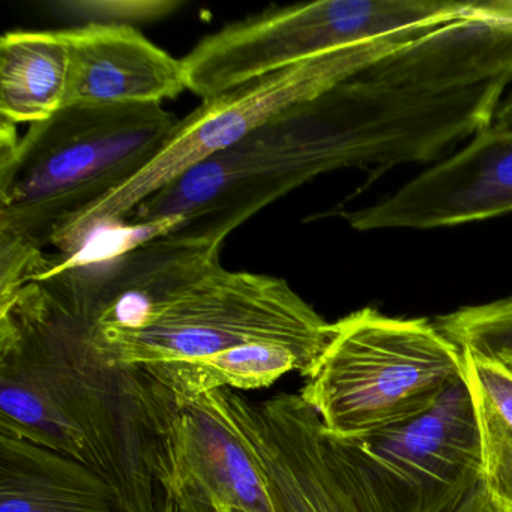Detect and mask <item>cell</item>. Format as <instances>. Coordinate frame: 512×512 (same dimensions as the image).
I'll use <instances>...</instances> for the list:
<instances>
[{"label": "cell", "mask_w": 512, "mask_h": 512, "mask_svg": "<svg viewBox=\"0 0 512 512\" xmlns=\"http://www.w3.org/2000/svg\"><path fill=\"white\" fill-rule=\"evenodd\" d=\"M179 409L142 371L95 352L49 278L0 305V433L85 464L130 512H160L172 493Z\"/></svg>", "instance_id": "obj_1"}, {"label": "cell", "mask_w": 512, "mask_h": 512, "mask_svg": "<svg viewBox=\"0 0 512 512\" xmlns=\"http://www.w3.org/2000/svg\"><path fill=\"white\" fill-rule=\"evenodd\" d=\"M464 136L457 95L356 74L176 179L134 211L131 226L179 218L170 236L223 245L245 221L317 176L359 169L373 181L401 164L436 160Z\"/></svg>", "instance_id": "obj_2"}, {"label": "cell", "mask_w": 512, "mask_h": 512, "mask_svg": "<svg viewBox=\"0 0 512 512\" xmlns=\"http://www.w3.org/2000/svg\"><path fill=\"white\" fill-rule=\"evenodd\" d=\"M220 253L206 248L142 298L115 302L86 319L95 352L157 385L172 368L244 344H284L316 361L332 323L283 278L229 271Z\"/></svg>", "instance_id": "obj_3"}, {"label": "cell", "mask_w": 512, "mask_h": 512, "mask_svg": "<svg viewBox=\"0 0 512 512\" xmlns=\"http://www.w3.org/2000/svg\"><path fill=\"white\" fill-rule=\"evenodd\" d=\"M179 119L163 104L64 107L29 127L0 166V233L41 248L136 178Z\"/></svg>", "instance_id": "obj_4"}, {"label": "cell", "mask_w": 512, "mask_h": 512, "mask_svg": "<svg viewBox=\"0 0 512 512\" xmlns=\"http://www.w3.org/2000/svg\"><path fill=\"white\" fill-rule=\"evenodd\" d=\"M301 395L326 434L355 437L430 409L463 379V353L427 319L362 308L332 323L302 373Z\"/></svg>", "instance_id": "obj_5"}, {"label": "cell", "mask_w": 512, "mask_h": 512, "mask_svg": "<svg viewBox=\"0 0 512 512\" xmlns=\"http://www.w3.org/2000/svg\"><path fill=\"white\" fill-rule=\"evenodd\" d=\"M431 29L434 28L412 29L325 53L203 101L202 106L179 119L163 151L136 178L71 221L53 245L68 256L79 253L89 239L109 227L125 223L143 202L203 161L232 148L286 110L356 76Z\"/></svg>", "instance_id": "obj_6"}, {"label": "cell", "mask_w": 512, "mask_h": 512, "mask_svg": "<svg viewBox=\"0 0 512 512\" xmlns=\"http://www.w3.org/2000/svg\"><path fill=\"white\" fill-rule=\"evenodd\" d=\"M470 2L322 0L271 8L203 38L182 58L185 85L203 101L335 50L467 19Z\"/></svg>", "instance_id": "obj_7"}, {"label": "cell", "mask_w": 512, "mask_h": 512, "mask_svg": "<svg viewBox=\"0 0 512 512\" xmlns=\"http://www.w3.org/2000/svg\"><path fill=\"white\" fill-rule=\"evenodd\" d=\"M323 434L329 466L359 512H454L481 482L464 376L421 415L361 436Z\"/></svg>", "instance_id": "obj_8"}, {"label": "cell", "mask_w": 512, "mask_h": 512, "mask_svg": "<svg viewBox=\"0 0 512 512\" xmlns=\"http://www.w3.org/2000/svg\"><path fill=\"white\" fill-rule=\"evenodd\" d=\"M200 398L247 446L275 512H359L329 466L322 421L301 395L254 403L221 388Z\"/></svg>", "instance_id": "obj_9"}, {"label": "cell", "mask_w": 512, "mask_h": 512, "mask_svg": "<svg viewBox=\"0 0 512 512\" xmlns=\"http://www.w3.org/2000/svg\"><path fill=\"white\" fill-rule=\"evenodd\" d=\"M512 212V128L491 124L451 157L368 208L341 212L359 232L439 229Z\"/></svg>", "instance_id": "obj_10"}, {"label": "cell", "mask_w": 512, "mask_h": 512, "mask_svg": "<svg viewBox=\"0 0 512 512\" xmlns=\"http://www.w3.org/2000/svg\"><path fill=\"white\" fill-rule=\"evenodd\" d=\"M64 35L70 49L64 107L163 104L187 91L182 59L136 28L76 26Z\"/></svg>", "instance_id": "obj_11"}, {"label": "cell", "mask_w": 512, "mask_h": 512, "mask_svg": "<svg viewBox=\"0 0 512 512\" xmlns=\"http://www.w3.org/2000/svg\"><path fill=\"white\" fill-rule=\"evenodd\" d=\"M359 74L431 92L512 82V23L476 19L448 23L412 38Z\"/></svg>", "instance_id": "obj_12"}, {"label": "cell", "mask_w": 512, "mask_h": 512, "mask_svg": "<svg viewBox=\"0 0 512 512\" xmlns=\"http://www.w3.org/2000/svg\"><path fill=\"white\" fill-rule=\"evenodd\" d=\"M175 458L170 496L185 494L230 512H275L247 446L202 398L179 409Z\"/></svg>", "instance_id": "obj_13"}, {"label": "cell", "mask_w": 512, "mask_h": 512, "mask_svg": "<svg viewBox=\"0 0 512 512\" xmlns=\"http://www.w3.org/2000/svg\"><path fill=\"white\" fill-rule=\"evenodd\" d=\"M0 512H130L121 494L85 464L0 433Z\"/></svg>", "instance_id": "obj_14"}, {"label": "cell", "mask_w": 512, "mask_h": 512, "mask_svg": "<svg viewBox=\"0 0 512 512\" xmlns=\"http://www.w3.org/2000/svg\"><path fill=\"white\" fill-rule=\"evenodd\" d=\"M70 49L64 31H14L0 40V115L40 124L64 109Z\"/></svg>", "instance_id": "obj_15"}, {"label": "cell", "mask_w": 512, "mask_h": 512, "mask_svg": "<svg viewBox=\"0 0 512 512\" xmlns=\"http://www.w3.org/2000/svg\"><path fill=\"white\" fill-rule=\"evenodd\" d=\"M461 353L478 425L479 484L497 508L512 512V370L500 362Z\"/></svg>", "instance_id": "obj_16"}, {"label": "cell", "mask_w": 512, "mask_h": 512, "mask_svg": "<svg viewBox=\"0 0 512 512\" xmlns=\"http://www.w3.org/2000/svg\"><path fill=\"white\" fill-rule=\"evenodd\" d=\"M436 325L458 349L512 364V298L460 308L437 317Z\"/></svg>", "instance_id": "obj_17"}, {"label": "cell", "mask_w": 512, "mask_h": 512, "mask_svg": "<svg viewBox=\"0 0 512 512\" xmlns=\"http://www.w3.org/2000/svg\"><path fill=\"white\" fill-rule=\"evenodd\" d=\"M184 7L179 0H56L47 4L53 16L80 26L136 28L173 16Z\"/></svg>", "instance_id": "obj_18"}, {"label": "cell", "mask_w": 512, "mask_h": 512, "mask_svg": "<svg viewBox=\"0 0 512 512\" xmlns=\"http://www.w3.org/2000/svg\"><path fill=\"white\" fill-rule=\"evenodd\" d=\"M52 256L17 236L0 233V305L8 304L34 278L50 268Z\"/></svg>", "instance_id": "obj_19"}, {"label": "cell", "mask_w": 512, "mask_h": 512, "mask_svg": "<svg viewBox=\"0 0 512 512\" xmlns=\"http://www.w3.org/2000/svg\"><path fill=\"white\" fill-rule=\"evenodd\" d=\"M469 19L512 23V0L472 2Z\"/></svg>", "instance_id": "obj_20"}, {"label": "cell", "mask_w": 512, "mask_h": 512, "mask_svg": "<svg viewBox=\"0 0 512 512\" xmlns=\"http://www.w3.org/2000/svg\"><path fill=\"white\" fill-rule=\"evenodd\" d=\"M454 512H503L502 509L497 508L487 494L481 484L473 488L472 493L464 499V502L455 509Z\"/></svg>", "instance_id": "obj_21"}, {"label": "cell", "mask_w": 512, "mask_h": 512, "mask_svg": "<svg viewBox=\"0 0 512 512\" xmlns=\"http://www.w3.org/2000/svg\"><path fill=\"white\" fill-rule=\"evenodd\" d=\"M493 124L497 127L512 128V91L500 101Z\"/></svg>", "instance_id": "obj_22"}, {"label": "cell", "mask_w": 512, "mask_h": 512, "mask_svg": "<svg viewBox=\"0 0 512 512\" xmlns=\"http://www.w3.org/2000/svg\"><path fill=\"white\" fill-rule=\"evenodd\" d=\"M175 500V499H173ZM178 505V503H176ZM179 512H229V511H217V509H200V511H193V509H185L182 508L181 505H178Z\"/></svg>", "instance_id": "obj_23"}, {"label": "cell", "mask_w": 512, "mask_h": 512, "mask_svg": "<svg viewBox=\"0 0 512 512\" xmlns=\"http://www.w3.org/2000/svg\"><path fill=\"white\" fill-rule=\"evenodd\" d=\"M508 367L511 368V370H512V364H509Z\"/></svg>", "instance_id": "obj_24"}, {"label": "cell", "mask_w": 512, "mask_h": 512, "mask_svg": "<svg viewBox=\"0 0 512 512\" xmlns=\"http://www.w3.org/2000/svg\"><path fill=\"white\" fill-rule=\"evenodd\" d=\"M233 512H236V511H233Z\"/></svg>", "instance_id": "obj_25"}]
</instances>
